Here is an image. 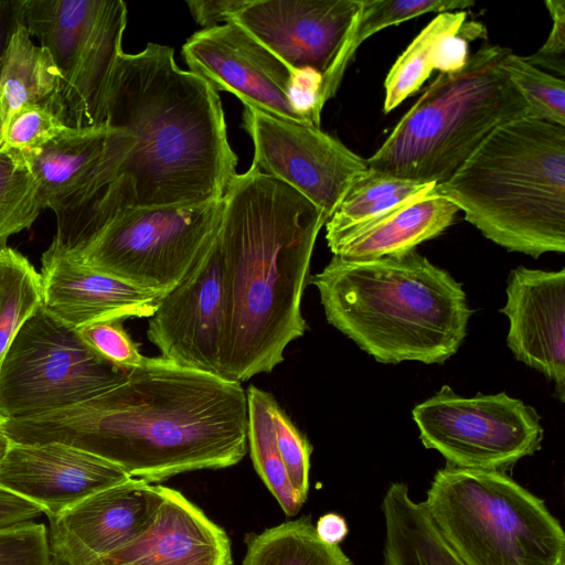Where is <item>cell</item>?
<instances>
[{
    "label": "cell",
    "instance_id": "6da1fadb",
    "mask_svg": "<svg viewBox=\"0 0 565 565\" xmlns=\"http://www.w3.org/2000/svg\"><path fill=\"white\" fill-rule=\"evenodd\" d=\"M6 428L12 443L72 446L151 483L239 462L247 398L241 382L148 358L97 396Z\"/></svg>",
    "mask_w": 565,
    "mask_h": 565
},
{
    "label": "cell",
    "instance_id": "7a4b0ae2",
    "mask_svg": "<svg viewBox=\"0 0 565 565\" xmlns=\"http://www.w3.org/2000/svg\"><path fill=\"white\" fill-rule=\"evenodd\" d=\"M107 125L127 131L132 145L75 224L77 235L90 236L126 209L221 200L236 174L217 92L181 70L170 46L148 43L138 53L120 54Z\"/></svg>",
    "mask_w": 565,
    "mask_h": 565
},
{
    "label": "cell",
    "instance_id": "3957f363",
    "mask_svg": "<svg viewBox=\"0 0 565 565\" xmlns=\"http://www.w3.org/2000/svg\"><path fill=\"white\" fill-rule=\"evenodd\" d=\"M323 213L250 167L224 194L218 228L226 294L224 379L269 373L307 330L301 298Z\"/></svg>",
    "mask_w": 565,
    "mask_h": 565
},
{
    "label": "cell",
    "instance_id": "277c9868",
    "mask_svg": "<svg viewBox=\"0 0 565 565\" xmlns=\"http://www.w3.org/2000/svg\"><path fill=\"white\" fill-rule=\"evenodd\" d=\"M308 282L328 322L381 363H444L461 347L472 315L461 284L415 249L363 260L333 256Z\"/></svg>",
    "mask_w": 565,
    "mask_h": 565
},
{
    "label": "cell",
    "instance_id": "5b68a950",
    "mask_svg": "<svg viewBox=\"0 0 565 565\" xmlns=\"http://www.w3.org/2000/svg\"><path fill=\"white\" fill-rule=\"evenodd\" d=\"M436 192L510 252L564 253L565 126L523 117L499 127Z\"/></svg>",
    "mask_w": 565,
    "mask_h": 565
},
{
    "label": "cell",
    "instance_id": "8992f818",
    "mask_svg": "<svg viewBox=\"0 0 565 565\" xmlns=\"http://www.w3.org/2000/svg\"><path fill=\"white\" fill-rule=\"evenodd\" d=\"M507 51L483 45L459 71L439 73L366 159L369 168L443 184L495 129L531 117L527 103L502 67Z\"/></svg>",
    "mask_w": 565,
    "mask_h": 565
},
{
    "label": "cell",
    "instance_id": "52a82bcc",
    "mask_svg": "<svg viewBox=\"0 0 565 565\" xmlns=\"http://www.w3.org/2000/svg\"><path fill=\"white\" fill-rule=\"evenodd\" d=\"M423 505L466 565H565L559 521L504 471L446 465Z\"/></svg>",
    "mask_w": 565,
    "mask_h": 565
},
{
    "label": "cell",
    "instance_id": "ba28073f",
    "mask_svg": "<svg viewBox=\"0 0 565 565\" xmlns=\"http://www.w3.org/2000/svg\"><path fill=\"white\" fill-rule=\"evenodd\" d=\"M24 26L60 73L58 113L73 128L107 124V105L127 25L121 0H22Z\"/></svg>",
    "mask_w": 565,
    "mask_h": 565
},
{
    "label": "cell",
    "instance_id": "9c48e42d",
    "mask_svg": "<svg viewBox=\"0 0 565 565\" xmlns=\"http://www.w3.org/2000/svg\"><path fill=\"white\" fill-rule=\"evenodd\" d=\"M223 210L224 196L201 204L126 209L78 249L64 250L92 269L164 295L216 236Z\"/></svg>",
    "mask_w": 565,
    "mask_h": 565
},
{
    "label": "cell",
    "instance_id": "30bf717a",
    "mask_svg": "<svg viewBox=\"0 0 565 565\" xmlns=\"http://www.w3.org/2000/svg\"><path fill=\"white\" fill-rule=\"evenodd\" d=\"M129 371L95 353L41 303L0 363V416L28 419L64 409L121 384Z\"/></svg>",
    "mask_w": 565,
    "mask_h": 565
},
{
    "label": "cell",
    "instance_id": "8fae6325",
    "mask_svg": "<svg viewBox=\"0 0 565 565\" xmlns=\"http://www.w3.org/2000/svg\"><path fill=\"white\" fill-rule=\"evenodd\" d=\"M412 414L423 445L459 468L505 471L543 439L536 411L504 392L465 397L444 385Z\"/></svg>",
    "mask_w": 565,
    "mask_h": 565
},
{
    "label": "cell",
    "instance_id": "7c38bea8",
    "mask_svg": "<svg viewBox=\"0 0 565 565\" xmlns=\"http://www.w3.org/2000/svg\"><path fill=\"white\" fill-rule=\"evenodd\" d=\"M243 126L254 145L250 167L305 196L329 220L367 161L320 127L288 121L244 106Z\"/></svg>",
    "mask_w": 565,
    "mask_h": 565
},
{
    "label": "cell",
    "instance_id": "4fadbf2b",
    "mask_svg": "<svg viewBox=\"0 0 565 565\" xmlns=\"http://www.w3.org/2000/svg\"><path fill=\"white\" fill-rule=\"evenodd\" d=\"M225 332L226 294L217 231L185 276L160 298L147 337L162 358L224 379Z\"/></svg>",
    "mask_w": 565,
    "mask_h": 565
},
{
    "label": "cell",
    "instance_id": "5bb4252c",
    "mask_svg": "<svg viewBox=\"0 0 565 565\" xmlns=\"http://www.w3.org/2000/svg\"><path fill=\"white\" fill-rule=\"evenodd\" d=\"M360 10V0H248L232 20L292 72H316L326 102L340 85L338 60Z\"/></svg>",
    "mask_w": 565,
    "mask_h": 565
},
{
    "label": "cell",
    "instance_id": "9a60e30c",
    "mask_svg": "<svg viewBox=\"0 0 565 565\" xmlns=\"http://www.w3.org/2000/svg\"><path fill=\"white\" fill-rule=\"evenodd\" d=\"M190 71L278 118L307 124L294 104L295 73L234 20L192 34L182 46ZM309 125V124H307Z\"/></svg>",
    "mask_w": 565,
    "mask_h": 565
},
{
    "label": "cell",
    "instance_id": "2e32d148",
    "mask_svg": "<svg viewBox=\"0 0 565 565\" xmlns=\"http://www.w3.org/2000/svg\"><path fill=\"white\" fill-rule=\"evenodd\" d=\"M161 501L160 486L130 478L47 518L52 558L65 565H97L142 532Z\"/></svg>",
    "mask_w": 565,
    "mask_h": 565
},
{
    "label": "cell",
    "instance_id": "e0dca14e",
    "mask_svg": "<svg viewBox=\"0 0 565 565\" xmlns=\"http://www.w3.org/2000/svg\"><path fill=\"white\" fill-rule=\"evenodd\" d=\"M129 479L118 466L60 443H12L0 465V489L39 505L47 518Z\"/></svg>",
    "mask_w": 565,
    "mask_h": 565
},
{
    "label": "cell",
    "instance_id": "ac0fdd59",
    "mask_svg": "<svg viewBox=\"0 0 565 565\" xmlns=\"http://www.w3.org/2000/svg\"><path fill=\"white\" fill-rule=\"evenodd\" d=\"M507 343L515 359L555 383L565 401V269L519 266L510 273L507 302Z\"/></svg>",
    "mask_w": 565,
    "mask_h": 565
},
{
    "label": "cell",
    "instance_id": "d6986e66",
    "mask_svg": "<svg viewBox=\"0 0 565 565\" xmlns=\"http://www.w3.org/2000/svg\"><path fill=\"white\" fill-rule=\"evenodd\" d=\"M43 308L73 329L107 320L151 317L160 292L92 269L51 243L41 258Z\"/></svg>",
    "mask_w": 565,
    "mask_h": 565
},
{
    "label": "cell",
    "instance_id": "ffe728a7",
    "mask_svg": "<svg viewBox=\"0 0 565 565\" xmlns=\"http://www.w3.org/2000/svg\"><path fill=\"white\" fill-rule=\"evenodd\" d=\"M147 527L97 565H232L225 531L181 492L160 486Z\"/></svg>",
    "mask_w": 565,
    "mask_h": 565
},
{
    "label": "cell",
    "instance_id": "44dd1931",
    "mask_svg": "<svg viewBox=\"0 0 565 565\" xmlns=\"http://www.w3.org/2000/svg\"><path fill=\"white\" fill-rule=\"evenodd\" d=\"M114 128H73L41 148L20 152L36 184L43 209L56 218L71 212L104 160Z\"/></svg>",
    "mask_w": 565,
    "mask_h": 565
},
{
    "label": "cell",
    "instance_id": "7402d4cb",
    "mask_svg": "<svg viewBox=\"0 0 565 565\" xmlns=\"http://www.w3.org/2000/svg\"><path fill=\"white\" fill-rule=\"evenodd\" d=\"M483 25L467 21L466 11L439 13L412 41L388 71L385 82V114L416 93L434 70L452 73L469 58L468 43L484 36Z\"/></svg>",
    "mask_w": 565,
    "mask_h": 565
},
{
    "label": "cell",
    "instance_id": "603a6c76",
    "mask_svg": "<svg viewBox=\"0 0 565 565\" xmlns=\"http://www.w3.org/2000/svg\"><path fill=\"white\" fill-rule=\"evenodd\" d=\"M458 211L435 188L348 233L329 248L333 256L351 260L402 255L441 234Z\"/></svg>",
    "mask_w": 565,
    "mask_h": 565
},
{
    "label": "cell",
    "instance_id": "cb8c5ba5",
    "mask_svg": "<svg viewBox=\"0 0 565 565\" xmlns=\"http://www.w3.org/2000/svg\"><path fill=\"white\" fill-rule=\"evenodd\" d=\"M384 565H466L446 543L423 502L405 483H392L383 498Z\"/></svg>",
    "mask_w": 565,
    "mask_h": 565
},
{
    "label": "cell",
    "instance_id": "d4e9b609",
    "mask_svg": "<svg viewBox=\"0 0 565 565\" xmlns=\"http://www.w3.org/2000/svg\"><path fill=\"white\" fill-rule=\"evenodd\" d=\"M60 85L61 76L50 52L34 44L24 24L19 26L0 73V130L12 114L29 105L49 106L60 117Z\"/></svg>",
    "mask_w": 565,
    "mask_h": 565
},
{
    "label": "cell",
    "instance_id": "484cf974",
    "mask_svg": "<svg viewBox=\"0 0 565 565\" xmlns=\"http://www.w3.org/2000/svg\"><path fill=\"white\" fill-rule=\"evenodd\" d=\"M435 183H424L367 169L349 189L327 221L328 246L397 206L434 191Z\"/></svg>",
    "mask_w": 565,
    "mask_h": 565
},
{
    "label": "cell",
    "instance_id": "4316f807",
    "mask_svg": "<svg viewBox=\"0 0 565 565\" xmlns=\"http://www.w3.org/2000/svg\"><path fill=\"white\" fill-rule=\"evenodd\" d=\"M242 565H353L339 545L323 543L310 515L245 536Z\"/></svg>",
    "mask_w": 565,
    "mask_h": 565
},
{
    "label": "cell",
    "instance_id": "83f0119b",
    "mask_svg": "<svg viewBox=\"0 0 565 565\" xmlns=\"http://www.w3.org/2000/svg\"><path fill=\"white\" fill-rule=\"evenodd\" d=\"M247 441L255 470L288 516L305 503L294 490L278 452L273 422L275 397L254 385L246 391Z\"/></svg>",
    "mask_w": 565,
    "mask_h": 565
},
{
    "label": "cell",
    "instance_id": "f1b7e54d",
    "mask_svg": "<svg viewBox=\"0 0 565 565\" xmlns=\"http://www.w3.org/2000/svg\"><path fill=\"white\" fill-rule=\"evenodd\" d=\"M41 303L40 274L18 250L0 247V363L20 328Z\"/></svg>",
    "mask_w": 565,
    "mask_h": 565
},
{
    "label": "cell",
    "instance_id": "f546056e",
    "mask_svg": "<svg viewBox=\"0 0 565 565\" xmlns=\"http://www.w3.org/2000/svg\"><path fill=\"white\" fill-rule=\"evenodd\" d=\"M472 6L470 0H360L358 17L338 60V82L358 47L374 33L427 12L465 11Z\"/></svg>",
    "mask_w": 565,
    "mask_h": 565
},
{
    "label": "cell",
    "instance_id": "4dcf8cb0",
    "mask_svg": "<svg viewBox=\"0 0 565 565\" xmlns=\"http://www.w3.org/2000/svg\"><path fill=\"white\" fill-rule=\"evenodd\" d=\"M35 181L22 154L0 146V247L29 230L43 211Z\"/></svg>",
    "mask_w": 565,
    "mask_h": 565
},
{
    "label": "cell",
    "instance_id": "1f68e13d",
    "mask_svg": "<svg viewBox=\"0 0 565 565\" xmlns=\"http://www.w3.org/2000/svg\"><path fill=\"white\" fill-rule=\"evenodd\" d=\"M502 67L527 103L531 117L565 126V82L508 49Z\"/></svg>",
    "mask_w": 565,
    "mask_h": 565
},
{
    "label": "cell",
    "instance_id": "d6a6232c",
    "mask_svg": "<svg viewBox=\"0 0 565 565\" xmlns=\"http://www.w3.org/2000/svg\"><path fill=\"white\" fill-rule=\"evenodd\" d=\"M57 114L49 106L29 105L10 116L0 130V146L29 152L67 131Z\"/></svg>",
    "mask_w": 565,
    "mask_h": 565
},
{
    "label": "cell",
    "instance_id": "836d02e7",
    "mask_svg": "<svg viewBox=\"0 0 565 565\" xmlns=\"http://www.w3.org/2000/svg\"><path fill=\"white\" fill-rule=\"evenodd\" d=\"M273 422L278 452L289 481L299 498L306 502L312 447L277 402L273 407Z\"/></svg>",
    "mask_w": 565,
    "mask_h": 565
},
{
    "label": "cell",
    "instance_id": "e575fe53",
    "mask_svg": "<svg viewBox=\"0 0 565 565\" xmlns=\"http://www.w3.org/2000/svg\"><path fill=\"white\" fill-rule=\"evenodd\" d=\"M122 320L95 322L77 329L83 341L98 355L118 367L132 370L143 365V356L138 344L122 326Z\"/></svg>",
    "mask_w": 565,
    "mask_h": 565
},
{
    "label": "cell",
    "instance_id": "d590c367",
    "mask_svg": "<svg viewBox=\"0 0 565 565\" xmlns=\"http://www.w3.org/2000/svg\"><path fill=\"white\" fill-rule=\"evenodd\" d=\"M0 565H52L46 526L33 521L0 530Z\"/></svg>",
    "mask_w": 565,
    "mask_h": 565
},
{
    "label": "cell",
    "instance_id": "8d00e7d4",
    "mask_svg": "<svg viewBox=\"0 0 565 565\" xmlns=\"http://www.w3.org/2000/svg\"><path fill=\"white\" fill-rule=\"evenodd\" d=\"M553 25L543 46L530 56L526 62L540 70H548L565 75V0H546Z\"/></svg>",
    "mask_w": 565,
    "mask_h": 565
},
{
    "label": "cell",
    "instance_id": "74e56055",
    "mask_svg": "<svg viewBox=\"0 0 565 565\" xmlns=\"http://www.w3.org/2000/svg\"><path fill=\"white\" fill-rule=\"evenodd\" d=\"M247 2L248 0H198L188 1L186 4L194 20L203 29H211L232 20Z\"/></svg>",
    "mask_w": 565,
    "mask_h": 565
},
{
    "label": "cell",
    "instance_id": "f35d334b",
    "mask_svg": "<svg viewBox=\"0 0 565 565\" xmlns=\"http://www.w3.org/2000/svg\"><path fill=\"white\" fill-rule=\"evenodd\" d=\"M43 513L39 505L0 489V530L33 522Z\"/></svg>",
    "mask_w": 565,
    "mask_h": 565
},
{
    "label": "cell",
    "instance_id": "ab89813d",
    "mask_svg": "<svg viewBox=\"0 0 565 565\" xmlns=\"http://www.w3.org/2000/svg\"><path fill=\"white\" fill-rule=\"evenodd\" d=\"M23 24L22 0H0V73L11 36Z\"/></svg>",
    "mask_w": 565,
    "mask_h": 565
},
{
    "label": "cell",
    "instance_id": "60d3db41",
    "mask_svg": "<svg viewBox=\"0 0 565 565\" xmlns=\"http://www.w3.org/2000/svg\"><path fill=\"white\" fill-rule=\"evenodd\" d=\"M315 530L317 536L329 545H339L349 532L345 520L337 513H327L320 516Z\"/></svg>",
    "mask_w": 565,
    "mask_h": 565
},
{
    "label": "cell",
    "instance_id": "b9f144b4",
    "mask_svg": "<svg viewBox=\"0 0 565 565\" xmlns=\"http://www.w3.org/2000/svg\"><path fill=\"white\" fill-rule=\"evenodd\" d=\"M6 422L7 419L0 416V465L7 456L8 450L12 444L6 428Z\"/></svg>",
    "mask_w": 565,
    "mask_h": 565
},
{
    "label": "cell",
    "instance_id": "7bdbcfd3",
    "mask_svg": "<svg viewBox=\"0 0 565 565\" xmlns=\"http://www.w3.org/2000/svg\"><path fill=\"white\" fill-rule=\"evenodd\" d=\"M52 565H65V564L55 558H52Z\"/></svg>",
    "mask_w": 565,
    "mask_h": 565
}]
</instances>
